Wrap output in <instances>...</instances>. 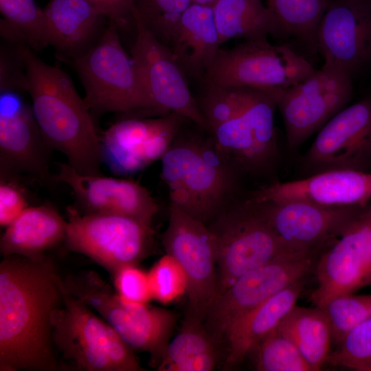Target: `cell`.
Masks as SVG:
<instances>
[{
    "mask_svg": "<svg viewBox=\"0 0 371 371\" xmlns=\"http://www.w3.org/2000/svg\"><path fill=\"white\" fill-rule=\"evenodd\" d=\"M63 280L45 258L3 256L0 264V370L54 371L52 317Z\"/></svg>",
    "mask_w": 371,
    "mask_h": 371,
    "instance_id": "6da1fadb",
    "label": "cell"
},
{
    "mask_svg": "<svg viewBox=\"0 0 371 371\" xmlns=\"http://www.w3.org/2000/svg\"><path fill=\"white\" fill-rule=\"evenodd\" d=\"M23 60L27 88L38 126L52 148L85 175L100 172V136L84 98L61 69L49 65L29 47L17 44Z\"/></svg>",
    "mask_w": 371,
    "mask_h": 371,
    "instance_id": "7a4b0ae2",
    "label": "cell"
},
{
    "mask_svg": "<svg viewBox=\"0 0 371 371\" xmlns=\"http://www.w3.org/2000/svg\"><path fill=\"white\" fill-rule=\"evenodd\" d=\"M161 176L170 204L202 221L216 219L234 186L235 167L213 142L186 139L172 144L161 158Z\"/></svg>",
    "mask_w": 371,
    "mask_h": 371,
    "instance_id": "3957f363",
    "label": "cell"
},
{
    "mask_svg": "<svg viewBox=\"0 0 371 371\" xmlns=\"http://www.w3.org/2000/svg\"><path fill=\"white\" fill-rule=\"evenodd\" d=\"M63 298L52 317V341L76 370L142 371L133 349L100 315L71 294L62 281Z\"/></svg>",
    "mask_w": 371,
    "mask_h": 371,
    "instance_id": "277c9868",
    "label": "cell"
},
{
    "mask_svg": "<svg viewBox=\"0 0 371 371\" xmlns=\"http://www.w3.org/2000/svg\"><path fill=\"white\" fill-rule=\"evenodd\" d=\"M63 284L71 294L105 320L133 350L148 352L157 367L176 326L175 313L122 298L93 271L69 276Z\"/></svg>",
    "mask_w": 371,
    "mask_h": 371,
    "instance_id": "5b68a950",
    "label": "cell"
},
{
    "mask_svg": "<svg viewBox=\"0 0 371 371\" xmlns=\"http://www.w3.org/2000/svg\"><path fill=\"white\" fill-rule=\"evenodd\" d=\"M118 26L109 21L96 43L72 58L91 113L153 111L140 78L123 48Z\"/></svg>",
    "mask_w": 371,
    "mask_h": 371,
    "instance_id": "8992f818",
    "label": "cell"
},
{
    "mask_svg": "<svg viewBox=\"0 0 371 371\" xmlns=\"http://www.w3.org/2000/svg\"><path fill=\"white\" fill-rule=\"evenodd\" d=\"M315 71L289 46L260 38L228 49L219 48L203 78L205 83L271 93L293 86Z\"/></svg>",
    "mask_w": 371,
    "mask_h": 371,
    "instance_id": "52a82bcc",
    "label": "cell"
},
{
    "mask_svg": "<svg viewBox=\"0 0 371 371\" xmlns=\"http://www.w3.org/2000/svg\"><path fill=\"white\" fill-rule=\"evenodd\" d=\"M209 227L217 248L216 298L245 273L279 256L293 254L247 200L226 209Z\"/></svg>",
    "mask_w": 371,
    "mask_h": 371,
    "instance_id": "ba28073f",
    "label": "cell"
},
{
    "mask_svg": "<svg viewBox=\"0 0 371 371\" xmlns=\"http://www.w3.org/2000/svg\"><path fill=\"white\" fill-rule=\"evenodd\" d=\"M352 93V77L326 63L304 80L269 93L282 115L289 148H299L346 107Z\"/></svg>",
    "mask_w": 371,
    "mask_h": 371,
    "instance_id": "9c48e42d",
    "label": "cell"
},
{
    "mask_svg": "<svg viewBox=\"0 0 371 371\" xmlns=\"http://www.w3.org/2000/svg\"><path fill=\"white\" fill-rule=\"evenodd\" d=\"M65 245L102 266L112 274L126 265H136L151 245L153 229L139 221L111 214H80L68 209Z\"/></svg>",
    "mask_w": 371,
    "mask_h": 371,
    "instance_id": "30bf717a",
    "label": "cell"
},
{
    "mask_svg": "<svg viewBox=\"0 0 371 371\" xmlns=\"http://www.w3.org/2000/svg\"><path fill=\"white\" fill-rule=\"evenodd\" d=\"M317 256L289 254L279 256L239 277L209 307L203 324L220 344L234 323L267 298L304 278Z\"/></svg>",
    "mask_w": 371,
    "mask_h": 371,
    "instance_id": "8fae6325",
    "label": "cell"
},
{
    "mask_svg": "<svg viewBox=\"0 0 371 371\" xmlns=\"http://www.w3.org/2000/svg\"><path fill=\"white\" fill-rule=\"evenodd\" d=\"M136 37L131 58L146 91L153 111L175 113L210 133L190 92L186 74L171 49L159 41L134 11Z\"/></svg>",
    "mask_w": 371,
    "mask_h": 371,
    "instance_id": "7c38bea8",
    "label": "cell"
},
{
    "mask_svg": "<svg viewBox=\"0 0 371 371\" xmlns=\"http://www.w3.org/2000/svg\"><path fill=\"white\" fill-rule=\"evenodd\" d=\"M162 243L166 254L177 260L187 277L188 313L203 322L217 293L214 234L205 223L170 204Z\"/></svg>",
    "mask_w": 371,
    "mask_h": 371,
    "instance_id": "4fadbf2b",
    "label": "cell"
},
{
    "mask_svg": "<svg viewBox=\"0 0 371 371\" xmlns=\"http://www.w3.org/2000/svg\"><path fill=\"white\" fill-rule=\"evenodd\" d=\"M314 306L371 287V201L360 206L341 234L317 256Z\"/></svg>",
    "mask_w": 371,
    "mask_h": 371,
    "instance_id": "5bb4252c",
    "label": "cell"
},
{
    "mask_svg": "<svg viewBox=\"0 0 371 371\" xmlns=\"http://www.w3.org/2000/svg\"><path fill=\"white\" fill-rule=\"evenodd\" d=\"M300 164L306 177L333 170L371 172V96L348 105L331 118Z\"/></svg>",
    "mask_w": 371,
    "mask_h": 371,
    "instance_id": "9a60e30c",
    "label": "cell"
},
{
    "mask_svg": "<svg viewBox=\"0 0 371 371\" xmlns=\"http://www.w3.org/2000/svg\"><path fill=\"white\" fill-rule=\"evenodd\" d=\"M247 201L291 253L317 256L341 234L361 206L329 207L303 200Z\"/></svg>",
    "mask_w": 371,
    "mask_h": 371,
    "instance_id": "2e32d148",
    "label": "cell"
},
{
    "mask_svg": "<svg viewBox=\"0 0 371 371\" xmlns=\"http://www.w3.org/2000/svg\"><path fill=\"white\" fill-rule=\"evenodd\" d=\"M316 44L324 63L352 77L370 67L371 0H330Z\"/></svg>",
    "mask_w": 371,
    "mask_h": 371,
    "instance_id": "e0dca14e",
    "label": "cell"
},
{
    "mask_svg": "<svg viewBox=\"0 0 371 371\" xmlns=\"http://www.w3.org/2000/svg\"><path fill=\"white\" fill-rule=\"evenodd\" d=\"M54 181L67 185L84 214H111L133 218L149 228L159 207L148 190L130 179L85 175L68 163L58 165Z\"/></svg>",
    "mask_w": 371,
    "mask_h": 371,
    "instance_id": "ac0fdd59",
    "label": "cell"
},
{
    "mask_svg": "<svg viewBox=\"0 0 371 371\" xmlns=\"http://www.w3.org/2000/svg\"><path fill=\"white\" fill-rule=\"evenodd\" d=\"M248 200H303L338 207L363 205L371 201V172L333 170L294 181H277L255 191Z\"/></svg>",
    "mask_w": 371,
    "mask_h": 371,
    "instance_id": "d6986e66",
    "label": "cell"
},
{
    "mask_svg": "<svg viewBox=\"0 0 371 371\" xmlns=\"http://www.w3.org/2000/svg\"><path fill=\"white\" fill-rule=\"evenodd\" d=\"M32 110L23 106H1L0 115L1 174L23 172L44 184L54 181L49 169L48 150Z\"/></svg>",
    "mask_w": 371,
    "mask_h": 371,
    "instance_id": "ffe728a7",
    "label": "cell"
},
{
    "mask_svg": "<svg viewBox=\"0 0 371 371\" xmlns=\"http://www.w3.org/2000/svg\"><path fill=\"white\" fill-rule=\"evenodd\" d=\"M100 143L102 161L119 175L140 171L166 150L161 117L120 120L103 133Z\"/></svg>",
    "mask_w": 371,
    "mask_h": 371,
    "instance_id": "44dd1931",
    "label": "cell"
},
{
    "mask_svg": "<svg viewBox=\"0 0 371 371\" xmlns=\"http://www.w3.org/2000/svg\"><path fill=\"white\" fill-rule=\"evenodd\" d=\"M304 285V278L293 283L234 323L224 341L227 346L225 362L227 366L240 363L262 339L278 326L296 306Z\"/></svg>",
    "mask_w": 371,
    "mask_h": 371,
    "instance_id": "7402d4cb",
    "label": "cell"
},
{
    "mask_svg": "<svg viewBox=\"0 0 371 371\" xmlns=\"http://www.w3.org/2000/svg\"><path fill=\"white\" fill-rule=\"evenodd\" d=\"M67 227V222L52 205L28 206L5 227L1 253L3 256L44 258L45 251L65 241Z\"/></svg>",
    "mask_w": 371,
    "mask_h": 371,
    "instance_id": "603a6c76",
    "label": "cell"
},
{
    "mask_svg": "<svg viewBox=\"0 0 371 371\" xmlns=\"http://www.w3.org/2000/svg\"><path fill=\"white\" fill-rule=\"evenodd\" d=\"M220 45L212 6L192 3L169 48L187 76L203 78Z\"/></svg>",
    "mask_w": 371,
    "mask_h": 371,
    "instance_id": "cb8c5ba5",
    "label": "cell"
},
{
    "mask_svg": "<svg viewBox=\"0 0 371 371\" xmlns=\"http://www.w3.org/2000/svg\"><path fill=\"white\" fill-rule=\"evenodd\" d=\"M43 10L48 45L73 58L92 39L104 17L87 0H49Z\"/></svg>",
    "mask_w": 371,
    "mask_h": 371,
    "instance_id": "d4e9b609",
    "label": "cell"
},
{
    "mask_svg": "<svg viewBox=\"0 0 371 371\" xmlns=\"http://www.w3.org/2000/svg\"><path fill=\"white\" fill-rule=\"evenodd\" d=\"M218 344L203 322L188 313L157 366L159 371H211L218 362Z\"/></svg>",
    "mask_w": 371,
    "mask_h": 371,
    "instance_id": "484cf974",
    "label": "cell"
},
{
    "mask_svg": "<svg viewBox=\"0 0 371 371\" xmlns=\"http://www.w3.org/2000/svg\"><path fill=\"white\" fill-rule=\"evenodd\" d=\"M212 9L221 45L233 38L255 40L283 34L261 0H218Z\"/></svg>",
    "mask_w": 371,
    "mask_h": 371,
    "instance_id": "4316f807",
    "label": "cell"
},
{
    "mask_svg": "<svg viewBox=\"0 0 371 371\" xmlns=\"http://www.w3.org/2000/svg\"><path fill=\"white\" fill-rule=\"evenodd\" d=\"M297 346L311 371L328 363L333 337L328 319L319 306H295L278 326Z\"/></svg>",
    "mask_w": 371,
    "mask_h": 371,
    "instance_id": "83f0119b",
    "label": "cell"
},
{
    "mask_svg": "<svg viewBox=\"0 0 371 371\" xmlns=\"http://www.w3.org/2000/svg\"><path fill=\"white\" fill-rule=\"evenodd\" d=\"M245 89L242 113L252 137L256 172L259 173L269 169L278 154L274 124L277 106L269 93Z\"/></svg>",
    "mask_w": 371,
    "mask_h": 371,
    "instance_id": "f1b7e54d",
    "label": "cell"
},
{
    "mask_svg": "<svg viewBox=\"0 0 371 371\" xmlns=\"http://www.w3.org/2000/svg\"><path fill=\"white\" fill-rule=\"evenodd\" d=\"M1 37L8 42L25 45L33 51L48 45L44 10L34 0H0Z\"/></svg>",
    "mask_w": 371,
    "mask_h": 371,
    "instance_id": "f546056e",
    "label": "cell"
},
{
    "mask_svg": "<svg viewBox=\"0 0 371 371\" xmlns=\"http://www.w3.org/2000/svg\"><path fill=\"white\" fill-rule=\"evenodd\" d=\"M283 34L317 47V32L330 0H265Z\"/></svg>",
    "mask_w": 371,
    "mask_h": 371,
    "instance_id": "4dcf8cb0",
    "label": "cell"
},
{
    "mask_svg": "<svg viewBox=\"0 0 371 371\" xmlns=\"http://www.w3.org/2000/svg\"><path fill=\"white\" fill-rule=\"evenodd\" d=\"M252 352L254 366L258 371H311L295 344L278 327L262 339Z\"/></svg>",
    "mask_w": 371,
    "mask_h": 371,
    "instance_id": "1f68e13d",
    "label": "cell"
},
{
    "mask_svg": "<svg viewBox=\"0 0 371 371\" xmlns=\"http://www.w3.org/2000/svg\"><path fill=\"white\" fill-rule=\"evenodd\" d=\"M192 0H136L137 11L147 28L168 47Z\"/></svg>",
    "mask_w": 371,
    "mask_h": 371,
    "instance_id": "d6a6232c",
    "label": "cell"
},
{
    "mask_svg": "<svg viewBox=\"0 0 371 371\" xmlns=\"http://www.w3.org/2000/svg\"><path fill=\"white\" fill-rule=\"evenodd\" d=\"M320 307L328 319L333 341L338 344L350 330L371 317V295H342Z\"/></svg>",
    "mask_w": 371,
    "mask_h": 371,
    "instance_id": "836d02e7",
    "label": "cell"
},
{
    "mask_svg": "<svg viewBox=\"0 0 371 371\" xmlns=\"http://www.w3.org/2000/svg\"><path fill=\"white\" fill-rule=\"evenodd\" d=\"M328 362L357 371H371V317L350 330Z\"/></svg>",
    "mask_w": 371,
    "mask_h": 371,
    "instance_id": "e575fe53",
    "label": "cell"
},
{
    "mask_svg": "<svg viewBox=\"0 0 371 371\" xmlns=\"http://www.w3.org/2000/svg\"><path fill=\"white\" fill-rule=\"evenodd\" d=\"M206 90L197 102L212 133L216 127L240 111L244 102L245 88L209 83H206Z\"/></svg>",
    "mask_w": 371,
    "mask_h": 371,
    "instance_id": "d590c367",
    "label": "cell"
},
{
    "mask_svg": "<svg viewBox=\"0 0 371 371\" xmlns=\"http://www.w3.org/2000/svg\"><path fill=\"white\" fill-rule=\"evenodd\" d=\"M153 299L163 304L172 302L186 294L188 280L179 263L166 254L148 273Z\"/></svg>",
    "mask_w": 371,
    "mask_h": 371,
    "instance_id": "8d00e7d4",
    "label": "cell"
},
{
    "mask_svg": "<svg viewBox=\"0 0 371 371\" xmlns=\"http://www.w3.org/2000/svg\"><path fill=\"white\" fill-rule=\"evenodd\" d=\"M116 293L122 298L147 304L153 299L148 273L136 265H126L113 273Z\"/></svg>",
    "mask_w": 371,
    "mask_h": 371,
    "instance_id": "74e56055",
    "label": "cell"
},
{
    "mask_svg": "<svg viewBox=\"0 0 371 371\" xmlns=\"http://www.w3.org/2000/svg\"><path fill=\"white\" fill-rule=\"evenodd\" d=\"M28 201L24 188L12 175L1 174L0 225L6 227L27 207Z\"/></svg>",
    "mask_w": 371,
    "mask_h": 371,
    "instance_id": "f35d334b",
    "label": "cell"
},
{
    "mask_svg": "<svg viewBox=\"0 0 371 371\" xmlns=\"http://www.w3.org/2000/svg\"><path fill=\"white\" fill-rule=\"evenodd\" d=\"M0 63L1 91H26L25 65L17 44L12 48L1 47Z\"/></svg>",
    "mask_w": 371,
    "mask_h": 371,
    "instance_id": "ab89813d",
    "label": "cell"
},
{
    "mask_svg": "<svg viewBox=\"0 0 371 371\" xmlns=\"http://www.w3.org/2000/svg\"><path fill=\"white\" fill-rule=\"evenodd\" d=\"M104 17L115 23L118 27L127 28L135 24L134 11L136 0H87Z\"/></svg>",
    "mask_w": 371,
    "mask_h": 371,
    "instance_id": "60d3db41",
    "label": "cell"
},
{
    "mask_svg": "<svg viewBox=\"0 0 371 371\" xmlns=\"http://www.w3.org/2000/svg\"><path fill=\"white\" fill-rule=\"evenodd\" d=\"M218 0H192L193 3L212 6Z\"/></svg>",
    "mask_w": 371,
    "mask_h": 371,
    "instance_id": "b9f144b4",
    "label": "cell"
}]
</instances>
